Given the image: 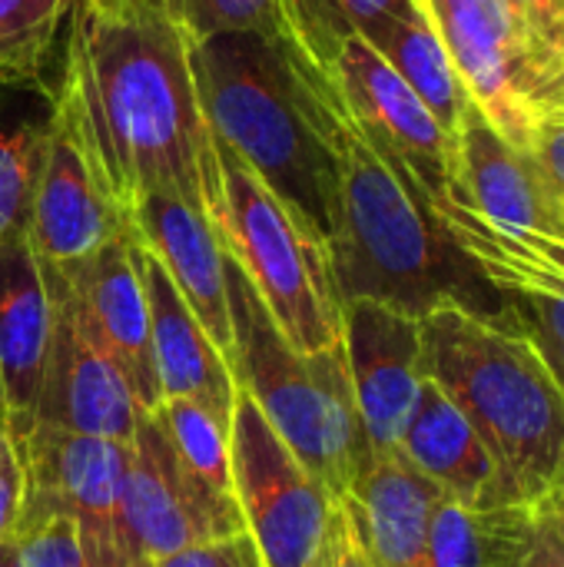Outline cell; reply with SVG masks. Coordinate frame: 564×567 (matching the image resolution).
<instances>
[{"instance_id":"obj_1","label":"cell","mask_w":564,"mask_h":567,"mask_svg":"<svg viewBox=\"0 0 564 567\" xmlns=\"http://www.w3.org/2000/svg\"><path fill=\"white\" fill-rule=\"evenodd\" d=\"M66 23L53 110L106 196L130 219L140 196L170 193L216 223L219 153L183 30L146 0H76Z\"/></svg>"},{"instance_id":"obj_2","label":"cell","mask_w":564,"mask_h":567,"mask_svg":"<svg viewBox=\"0 0 564 567\" xmlns=\"http://www.w3.org/2000/svg\"><path fill=\"white\" fill-rule=\"evenodd\" d=\"M336 156L326 249L342 302L369 299L412 319L459 309L515 332L502 292L459 246L429 193L356 130L346 106L336 123Z\"/></svg>"},{"instance_id":"obj_3","label":"cell","mask_w":564,"mask_h":567,"mask_svg":"<svg viewBox=\"0 0 564 567\" xmlns=\"http://www.w3.org/2000/svg\"><path fill=\"white\" fill-rule=\"evenodd\" d=\"M189 66L213 140L226 143L322 243L339 186L342 96L293 37L216 33L189 43Z\"/></svg>"},{"instance_id":"obj_4","label":"cell","mask_w":564,"mask_h":567,"mask_svg":"<svg viewBox=\"0 0 564 567\" xmlns=\"http://www.w3.org/2000/svg\"><path fill=\"white\" fill-rule=\"evenodd\" d=\"M422 375L472 422L509 508H542L564 488V392L539 352L459 309L422 319Z\"/></svg>"},{"instance_id":"obj_5","label":"cell","mask_w":564,"mask_h":567,"mask_svg":"<svg viewBox=\"0 0 564 567\" xmlns=\"http://www.w3.org/2000/svg\"><path fill=\"white\" fill-rule=\"evenodd\" d=\"M226 289L233 312V355L226 365L236 389L253 399L296 462L332 498L346 502L372 462V445L359 419L342 342L319 352L293 349L229 256Z\"/></svg>"},{"instance_id":"obj_6","label":"cell","mask_w":564,"mask_h":567,"mask_svg":"<svg viewBox=\"0 0 564 567\" xmlns=\"http://www.w3.org/2000/svg\"><path fill=\"white\" fill-rule=\"evenodd\" d=\"M216 153L223 193L213 226L226 256L293 349L319 352L342 342V299L326 243L226 143L216 140Z\"/></svg>"},{"instance_id":"obj_7","label":"cell","mask_w":564,"mask_h":567,"mask_svg":"<svg viewBox=\"0 0 564 567\" xmlns=\"http://www.w3.org/2000/svg\"><path fill=\"white\" fill-rule=\"evenodd\" d=\"M233 495L263 567H336L346 502L332 498L236 389Z\"/></svg>"},{"instance_id":"obj_8","label":"cell","mask_w":564,"mask_h":567,"mask_svg":"<svg viewBox=\"0 0 564 567\" xmlns=\"http://www.w3.org/2000/svg\"><path fill=\"white\" fill-rule=\"evenodd\" d=\"M472 103L519 150L539 123L564 120V63L519 23L505 0H422Z\"/></svg>"},{"instance_id":"obj_9","label":"cell","mask_w":564,"mask_h":567,"mask_svg":"<svg viewBox=\"0 0 564 567\" xmlns=\"http://www.w3.org/2000/svg\"><path fill=\"white\" fill-rule=\"evenodd\" d=\"M13 449L23 472L17 532L47 518H70L80 528L90 567L120 565V498L130 445L33 422L13 439Z\"/></svg>"},{"instance_id":"obj_10","label":"cell","mask_w":564,"mask_h":567,"mask_svg":"<svg viewBox=\"0 0 564 567\" xmlns=\"http://www.w3.org/2000/svg\"><path fill=\"white\" fill-rule=\"evenodd\" d=\"M233 495L203 485L173 452L160 419L143 412L130 439V462L120 498V551L160 561L173 551L243 535Z\"/></svg>"},{"instance_id":"obj_11","label":"cell","mask_w":564,"mask_h":567,"mask_svg":"<svg viewBox=\"0 0 564 567\" xmlns=\"http://www.w3.org/2000/svg\"><path fill=\"white\" fill-rule=\"evenodd\" d=\"M40 266L50 289L53 332L33 422L130 445L136 419L143 415L136 395L110 349L100 342L73 286L57 266Z\"/></svg>"},{"instance_id":"obj_12","label":"cell","mask_w":564,"mask_h":567,"mask_svg":"<svg viewBox=\"0 0 564 567\" xmlns=\"http://www.w3.org/2000/svg\"><path fill=\"white\" fill-rule=\"evenodd\" d=\"M329 76L356 130L402 163L432 203H442L455 186V140L412 93V86L366 37H349L339 47Z\"/></svg>"},{"instance_id":"obj_13","label":"cell","mask_w":564,"mask_h":567,"mask_svg":"<svg viewBox=\"0 0 564 567\" xmlns=\"http://www.w3.org/2000/svg\"><path fill=\"white\" fill-rule=\"evenodd\" d=\"M342 349L372 455H399L422 392V319L382 302H342Z\"/></svg>"},{"instance_id":"obj_14","label":"cell","mask_w":564,"mask_h":567,"mask_svg":"<svg viewBox=\"0 0 564 567\" xmlns=\"http://www.w3.org/2000/svg\"><path fill=\"white\" fill-rule=\"evenodd\" d=\"M455 196L495 229L564 243V196L542 163L469 103L455 136Z\"/></svg>"},{"instance_id":"obj_15","label":"cell","mask_w":564,"mask_h":567,"mask_svg":"<svg viewBox=\"0 0 564 567\" xmlns=\"http://www.w3.org/2000/svg\"><path fill=\"white\" fill-rule=\"evenodd\" d=\"M126 226L130 219L100 186L76 133L53 110L47 159L27 223L33 256L47 266H70L123 236Z\"/></svg>"},{"instance_id":"obj_16","label":"cell","mask_w":564,"mask_h":567,"mask_svg":"<svg viewBox=\"0 0 564 567\" xmlns=\"http://www.w3.org/2000/svg\"><path fill=\"white\" fill-rule=\"evenodd\" d=\"M133 236L160 259L176 292L186 299L203 332L233 355V312L226 289V252L213 223L189 203L170 193H146L130 213Z\"/></svg>"},{"instance_id":"obj_17","label":"cell","mask_w":564,"mask_h":567,"mask_svg":"<svg viewBox=\"0 0 564 567\" xmlns=\"http://www.w3.org/2000/svg\"><path fill=\"white\" fill-rule=\"evenodd\" d=\"M63 279L80 296L100 342L116 359L120 372L126 375L140 412H156L160 405V382L153 365V342H150V302L146 286L133 259V233L126 226L123 236L110 239L93 256L57 266Z\"/></svg>"},{"instance_id":"obj_18","label":"cell","mask_w":564,"mask_h":567,"mask_svg":"<svg viewBox=\"0 0 564 567\" xmlns=\"http://www.w3.org/2000/svg\"><path fill=\"white\" fill-rule=\"evenodd\" d=\"M50 332L53 306L43 266L27 233H13L0 243V402L10 439H20L37 419Z\"/></svg>"},{"instance_id":"obj_19","label":"cell","mask_w":564,"mask_h":567,"mask_svg":"<svg viewBox=\"0 0 564 567\" xmlns=\"http://www.w3.org/2000/svg\"><path fill=\"white\" fill-rule=\"evenodd\" d=\"M133 259L143 276L146 302H150V342H153L160 395L163 399H199V402L213 405L223 419L233 422L236 382H233V372H229L223 352L203 332L199 319L193 316L186 299L176 292V286L166 276V269L160 266V259L136 236H133Z\"/></svg>"},{"instance_id":"obj_20","label":"cell","mask_w":564,"mask_h":567,"mask_svg":"<svg viewBox=\"0 0 564 567\" xmlns=\"http://www.w3.org/2000/svg\"><path fill=\"white\" fill-rule=\"evenodd\" d=\"M442 492L399 455H372L346 498L372 567H432V515Z\"/></svg>"},{"instance_id":"obj_21","label":"cell","mask_w":564,"mask_h":567,"mask_svg":"<svg viewBox=\"0 0 564 567\" xmlns=\"http://www.w3.org/2000/svg\"><path fill=\"white\" fill-rule=\"evenodd\" d=\"M399 458H406L422 478H429L442 498L465 508H509L502 502V478L485 442L459 405L422 382L419 402L399 442Z\"/></svg>"},{"instance_id":"obj_22","label":"cell","mask_w":564,"mask_h":567,"mask_svg":"<svg viewBox=\"0 0 564 567\" xmlns=\"http://www.w3.org/2000/svg\"><path fill=\"white\" fill-rule=\"evenodd\" d=\"M366 40L412 86V93L429 106V113L455 140L472 96H469L435 23L429 20L425 7L372 27L366 33Z\"/></svg>"},{"instance_id":"obj_23","label":"cell","mask_w":564,"mask_h":567,"mask_svg":"<svg viewBox=\"0 0 564 567\" xmlns=\"http://www.w3.org/2000/svg\"><path fill=\"white\" fill-rule=\"evenodd\" d=\"M53 126V90L0 83V243L27 233Z\"/></svg>"},{"instance_id":"obj_24","label":"cell","mask_w":564,"mask_h":567,"mask_svg":"<svg viewBox=\"0 0 564 567\" xmlns=\"http://www.w3.org/2000/svg\"><path fill=\"white\" fill-rule=\"evenodd\" d=\"M539 508H465L449 498L432 515V567H515Z\"/></svg>"},{"instance_id":"obj_25","label":"cell","mask_w":564,"mask_h":567,"mask_svg":"<svg viewBox=\"0 0 564 567\" xmlns=\"http://www.w3.org/2000/svg\"><path fill=\"white\" fill-rule=\"evenodd\" d=\"M419 7L422 0H283L293 40L326 73L349 37H366L372 27Z\"/></svg>"},{"instance_id":"obj_26","label":"cell","mask_w":564,"mask_h":567,"mask_svg":"<svg viewBox=\"0 0 564 567\" xmlns=\"http://www.w3.org/2000/svg\"><path fill=\"white\" fill-rule=\"evenodd\" d=\"M76 0H0V83L53 90L47 66Z\"/></svg>"},{"instance_id":"obj_27","label":"cell","mask_w":564,"mask_h":567,"mask_svg":"<svg viewBox=\"0 0 564 567\" xmlns=\"http://www.w3.org/2000/svg\"><path fill=\"white\" fill-rule=\"evenodd\" d=\"M153 415L180 462L213 492L233 495V422L199 399H163Z\"/></svg>"},{"instance_id":"obj_28","label":"cell","mask_w":564,"mask_h":567,"mask_svg":"<svg viewBox=\"0 0 564 567\" xmlns=\"http://www.w3.org/2000/svg\"><path fill=\"white\" fill-rule=\"evenodd\" d=\"M166 13L189 43L216 33H266L293 37L283 0H146Z\"/></svg>"},{"instance_id":"obj_29","label":"cell","mask_w":564,"mask_h":567,"mask_svg":"<svg viewBox=\"0 0 564 567\" xmlns=\"http://www.w3.org/2000/svg\"><path fill=\"white\" fill-rule=\"evenodd\" d=\"M23 567H90L80 528L70 518H47L13 535Z\"/></svg>"},{"instance_id":"obj_30","label":"cell","mask_w":564,"mask_h":567,"mask_svg":"<svg viewBox=\"0 0 564 567\" xmlns=\"http://www.w3.org/2000/svg\"><path fill=\"white\" fill-rule=\"evenodd\" d=\"M156 567H263L249 535H233L223 542H203L160 558Z\"/></svg>"},{"instance_id":"obj_31","label":"cell","mask_w":564,"mask_h":567,"mask_svg":"<svg viewBox=\"0 0 564 567\" xmlns=\"http://www.w3.org/2000/svg\"><path fill=\"white\" fill-rule=\"evenodd\" d=\"M505 7L519 17V23L564 63V0H505Z\"/></svg>"},{"instance_id":"obj_32","label":"cell","mask_w":564,"mask_h":567,"mask_svg":"<svg viewBox=\"0 0 564 567\" xmlns=\"http://www.w3.org/2000/svg\"><path fill=\"white\" fill-rule=\"evenodd\" d=\"M20 508H23V472H20V458L7 429L3 402H0V542L17 532Z\"/></svg>"},{"instance_id":"obj_33","label":"cell","mask_w":564,"mask_h":567,"mask_svg":"<svg viewBox=\"0 0 564 567\" xmlns=\"http://www.w3.org/2000/svg\"><path fill=\"white\" fill-rule=\"evenodd\" d=\"M515 567H564V532L548 505L535 512L532 538L525 545V555Z\"/></svg>"},{"instance_id":"obj_34","label":"cell","mask_w":564,"mask_h":567,"mask_svg":"<svg viewBox=\"0 0 564 567\" xmlns=\"http://www.w3.org/2000/svg\"><path fill=\"white\" fill-rule=\"evenodd\" d=\"M529 153L542 163V169L548 173V179L558 186V193L564 196V120L539 123Z\"/></svg>"},{"instance_id":"obj_35","label":"cell","mask_w":564,"mask_h":567,"mask_svg":"<svg viewBox=\"0 0 564 567\" xmlns=\"http://www.w3.org/2000/svg\"><path fill=\"white\" fill-rule=\"evenodd\" d=\"M349 512V505H346ZM336 567H372L366 558V548H362V538H359V528H356V518L349 512L346 518V532H342V545H339V561Z\"/></svg>"},{"instance_id":"obj_36","label":"cell","mask_w":564,"mask_h":567,"mask_svg":"<svg viewBox=\"0 0 564 567\" xmlns=\"http://www.w3.org/2000/svg\"><path fill=\"white\" fill-rule=\"evenodd\" d=\"M0 567H23L20 561V548H17V538H3L0 542Z\"/></svg>"},{"instance_id":"obj_37","label":"cell","mask_w":564,"mask_h":567,"mask_svg":"<svg viewBox=\"0 0 564 567\" xmlns=\"http://www.w3.org/2000/svg\"><path fill=\"white\" fill-rule=\"evenodd\" d=\"M548 508H552V515L558 518V525H562V532H564V488L548 502Z\"/></svg>"},{"instance_id":"obj_38","label":"cell","mask_w":564,"mask_h":567,"mask_svg":"<svg viewBox=\"0 0 564 567\" xmlns=\"http://www.w3.org/2000/svg\"><path fill=\"white\" fill-rule=\"evenodd\" d=\"M116 567H156V561H150V558H143V555H136V558H126V561H120Z\"/></svg>"}]
</instances>
